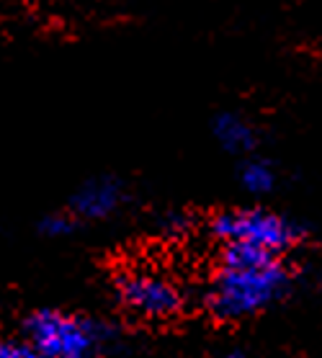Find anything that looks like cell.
Returning <instances> with one entry per match:
<instances>
[{"label":"cell","mask_w":322,"mask_h":358,"mask_svg":"<svg viewBox=\"0 0 322 358\" xmlns=\"http://www.w3.org/2000/svg\"><path fill=\"white\" fill-rule=\"evenodd\" d=\"M289 284V273L279 255L225 245L217 271L206 292V307L217 320H242L274 304Z\"/></svg>","instance_id":"obj_1"},{"label":"cell","mask_w":322,"mask_h":358,"mask_svg":"<svg viewBox=\"0 0 322 358\" xmlns=\"http://www.w3.org/2000/svg\"><path fill=\"white\" fill-rule=\"evenodd\" d=\"M26 341L47 358H90L104 341V330L80 315L39 310L26 320Z\"/></svg>","instance_id":"obj_2"},{"label":"cell","mask_w":322,"mask_h":358,"mask_svg":"<svg viewBox=\"0 0 322 358\" xmlns=\"http://www.w3.org/2000/svg\"><path fill=\"white\" fill-rule=\"evenodd\" d=\"M211 232L225 245H245L255 250L281 255L299 240V227L291 220L266 209L222 212L211 222Z\"/></svg>","instance_id":"obj_3"},{"label":"cell","mask_w":322,"mask_h":358,"mask_svg":"<svg viewBox=\"0 0 322 358\" xmlns=\"http://www.w3.org/2000/svg\"><path fill=\"white\" fill-rule=\"evenodd\" d=\"M121 307L147 322H160V320L176 317L183 307V292L181 286L158 271H127L116 281Z\"/></svg>","instance_id":"obj_4"},{"label":"cell","mask_w":322,"mask_h":358,"mask_svg":"<svg viewBox=\"0 0 322 358\" xmlns=\"http://www.w3.org/2000/svg\"><path fill=\"white\" fill-rule=\"evenodd\" d=\"M124 201V188L113 178H93L78 188L70 201V214L75 220H106Z\"/></svg>","instance_id":"obj_5"},{"label":"cell","mask_w":322,"mask_h":358,"mask_svg":"<svg viewBox=\"0 0 322 358\" xmlns=\"http://www.w3.org/2000/svg\"><path fill=\"white\" fill-rule=\"evenodd\" d=\"M214 137L227 152H250L255 147V131L242 116L237 114H219L214 119Z\"/></svg>","instance_id":"obj_6"},{"label":"cell","mask_w":322,"mask_h":358,"mask_svg":"<svg viewBox=\"0 0 322 358\" xmlns=\"http://www.w3.org/2000/svg\"><path fill=\"white\" fill-rule=\"evenodd\" d=\"M240 183L250 194H268L276 183V173L266 160H248L240 171Z\"/></svg>","instance_id":"obj_7"},{"label":"cell","mask_w":322,"mask_h":358,"mask_svg":"<svg viewBox=\"0 0 322 358\" xmlns=\"http://www.w3.org/2000/svg\"><path fill=\"white\" fill-rule=\"evenodd\" d=\"M73 227H75L73 214H49V217H44V222H41V232L49 237L70 235Z\"/></svg>","instance_id":"obj_8"},{"label":"cell","mask_w":322,"mask_h":358,"mask_svg":"<svg viewBox=\"0 0 322 358\" xmlns=\"http://www.w3.org/2000/svg\"><path fill=\"white\" fill-rule=\"evenodd\" d=\"M0 358H47L29 341H0Z\"/></svg>","instance_id":"obj_9"},{"label":"cell","mask_w":322,"mask_h":358,"mask_svg":"<svg viewBox=\"0 0 322 358\" xmlns=\"http://www.w3.org/2000/svg\"><path fill=\"white\" fill-rule=\"evenodd\" d=\"M217 358H248V356H242V353H225V356H217Z\"/></svg>","instance_id":"obj_10"},{"label":"cell","mask_w":322,"mask_h":358,"mask_svg":"<svg viewBox=\"0 0 322 358\" xmlns=\"http://www.w3.org/2000/svg\"><path fill=\"white\" fill-rule=\"evenodd\" d=\"M320 284H322V273H320Z\"/></svg>","instance_id":"obj_11"}]
</instances>
